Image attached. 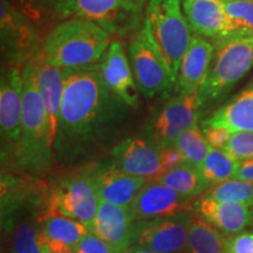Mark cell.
Wrapping results in <instances>:
<instances>
[{
  "label": "cell",
  "mask_w": 253,
  "mask_h": 253,
  "mask_svg": "<svg viewBox=\"0 0 253 253\" xmlns=\"http://www.w3.org/2000/svg\"><path fill=\"white\" fill-rule=\"evenodd\" d=\"M224 128L231 132H253V87L248 88L203 121V128Z\"/></svg>",
  "instance_id": "23"
},
{
  "label": "cell",
  "mask_w": 253,
  "mask_h": 253,
  "mask_svg": "<svg viewBox=\"0 0 253 253\" xmlns=\"http://www.w3.org/2000/svg\"><path fill=\"white\" fill-rule=\"evenodd\" d=\"M182 6L189 26L195 33L213 39L232 34L221 0H182Z\"/></svg>",
  "instance_id": "19"
},
{
  "label": "cell",
  "mask_w": 253,
  "mask_h": 253,
  "mask_svg": "<svg viewBox=\"0 0 253 253\" xmlns=\"http://www.w3.org/2000/svg\"><path fill=\"white\" fill-rule=\"evenodd\" d=\"M24 100L23 69L6 66L0 80V129L2 138L18 142L21 132Z\"/></svg>",
  "instance_id": "15"
},
{
  "label": "cell",
  "mask_w": 253,
  "mask_h": 253,
  "mask_svg": "<svg viewBox=\"0 0 253 253\" xmlns=\"http://www.w3.org/2000/svg\"><path fill=\"white\" fill-rule=\"evenodd\" d=\"M40 230L50 253H75L81 240L90 232L84 223L65 216L47 217Z\"/></svg>",
  "instance_id": "22"
},
{
  "label": "cell",
  "mask_w": 253,
  "mask_h": 253,
  "mask_svg": "<svg viewBox=\"0 0 253 253\" xmlns=\"http://www.w3.org/2000/svg\"><path fill=\"white\" fill-rule=\"evenodd\" d=\"M135 223L129 209L100 201L90 232L122 252L132 245Z\"/></svg>",
  "instance_id": "17"
},
{
  "label": "cell",
  "mask_w": 253,
  "mask_h": 253,
  "mask_svg": "<svg viewBox=\"0 0 253 253\" xmlns=\"http://www.w3.org/2000/svg\"><path fill=\"white\" fill-rule=\"evenodd\" d=\"M128 58L140 94L150 99L160 93H169L176 84L166 59L161 54L148 26H143L128 46Z\"/></svg>",
  "instance_id": "6"
},
{
  "label": "cell",
  "mask_w": 253,
  "mask_h": 253,
  "mask_svg": "<svg viewBox=\"0 0 253 253\" xmlns=\"http://www.w3.org/2000/svg\"><path fill=\"white\" fill-rule=\"evenodd\" d=\"M186 197H195L205 191L210 184L204 178L202 170L184 162L175 169L164 172L156 179Z\"/></svg>",
  "instance_id": "26"
},
{
  "label": "cell",
  "mask_w": 253,
  "mask_h": 253,
  "mask_svg": "<svg viewBox=\"0 0 253 253\" xmlns=\"http://www.w3.org/2000/svg\"><path fill=\"white\" fill-rule=\"evenodd\" d=\"M13 253H50L40 227L32 224H21L14 232L12 243Z\"/></svg>",
  "instance_id": "31"
},
{
  "label": "cell",
  "mask_w": 253,
  "mask_h": 253,
  "mask_svg": "<svg viewBox=\"0 0 253 253\" xmlns=\"http://www.w3.org/2000/svg\"><path fill=\"white\" fill-rule=\"evenodd\" d=\"M207 197L213 198L218 202L233 204H243L246 207L253 205V182L243 179H229L219 184L213 185L209 190Z\"/></svg>",
  "instance_id": "29"
},
{
  "label": "cell",
  "mask_w": 253,
  "mask_h": 253,
  "mask_svg": "<svg viewBox=\"0 0 253 253\" xmlns=\"http://www.w3.org/2000/svg\"><path fill=\"white\" fill-rule=\"evenodd\" d=\"M37 28L75 17L74 0H8Z\"/></svg>",
  "instance_id": "24"
},
{
  "label": "cell",
  "mask_w": 253,
  "mask_h": 253,
  "mask_svg": "<svg viewBox=\"0 0 253 253\" xmlns=\"http://www.w3.org/2000/svg\"><path fill=\"white\" fill-rule=\"evenodd\" d=\"M194 204L191 197L178 194L169 186L155 181L147 183L141 189L129 210L134 220L140 221L190 212Z\"/></svg>",
  "instance_id": "12"
},
{
  "label": "cell",
  "mask_w": 253,
  "mask_h": 253,
  "mask_svg": "<svg viewBox=\"0 0 253 253\" xmlns=\"http://www.w3.org/2000/svg\"><path fill=\"white\" fill-rule=\"evenodd\" d=\"M240 163L242 162L237 161L225 150L214 149L210 147L201 170L209 184L217 185L219 183L235 178Z\"/></svg>",
  "instance_id": "27"
},
{
  "label": "cell",
  "mask_w": 253,
  "mask_h": 253,
  "mask_svg": "<svg viewBox=\"0 0 253 253\" xmlns=\"http://www.w3.org/2000/svg\"><path fill=\"white\" fill-rule=\"evenodd\" d=\"M1 52L7 66L24 67L42 53L38 28L8 0H0Z\"/></svg>",
  "instance_id": "7"
},
{
  "label": "cell",
  "mask_w": 253,
  "mask_h": 253,
  "mask_svg": "<svg viewBox=\"0 0 253 253\" xmlns=\"http://www.w3.org/2000/svg\"><path fill=\"white\" fill-rule=\"evenodd\" d=\"M102 75L110 89L130 108L140 104V90L132 74L130 61L122 43L114 40L100 61Z\"/></svg>",
  "instance_id": "16"
},
{
  "label": "cell",
  "mask_w": 253,
  "mask_h": 253,
  "mask_svg": "<svg viewBox=\"0 0 253 253\" xmlns=\"http://www.w3.org/2000/svg\"><path fill=\"white\" fill-rule=\"evenodd\" d=\"M161 162L164 173L184 163L185 158L176 147L161 148Z\"/></svg>",
  "instance_id": "36"
},
{
  "label": "cell",
  "mask_w": 253,
  "mask_h": 253,
  "mask_svg": "<svg viewBox=\"0 0 253 253\" xmlns=\"http://www.w3.org/2000/svg\"><path fill=\"white\" fill-rule=\"evenodd\" d=\"M121 253H161V252H156V251H151V250H148V249H143V248H140V246H130V248H128L125 251H122Z\"/></svg>",
  "instance_id": "38"
},
{
  "label": "cell",
  "mask_w": 253,
  "mask_h": 253,
  "mask_svg": "<svg viewBox=\"0 0 253 253\" xmlns=\"http://www.w3.org/2000/svg\"><path fill=\"white\" fill-rule=\"evenodd\" d=\"M112 43V34L93 21L73 17L53 26L42 41V53L59 68L97 65Z\"/></svg>",
  "instance_id": "2"
},
{
  "label": "cell",
  "mask_w": 253,
  "mask_h": 253,
  "mask_svg": "<svg viewBox=\"0 0 253 253\" xmlns=\"http://www.w3.org/2000/svg\"><path fill=\"white\" fill-rule=\"evenodd\" d=\"M75 17L93 21L112 36L126 37L140 27L148 0H74Z\"/></svg>",
  "instance_id": "8"
},
{
  "label": "cell",
  "mask_w": 253,
  "mask_h": 253,
  "mask_svg": "<svg viewBox=\"0 0 253 253\" xmlns=\"http://www.w3.org/2000/svg\"><path fill=\"white\" fill-rule=\"evenodd\" d=\"M224 7L232 28L231 36H253V0L224 1Z\"/></svg>",
  "instance_id": "30"
},
{
  "label": "cell",
  "mask_w": 253,
  "mask_h": 253,
  "mask_svg": "<svg viewBox=\"0 0 253 253\" xmlns=\"http://www.w3.org/2000/svg\"><path fill=\"white\" fill-rule=\"evenodd\" d=\"M99 202L93 179L86 169L66 179L60 188L56 189L50 198L49 216L73 218L84 223L90 230Z\"/></svg>",
  "instance_id": "10"
},
{
  "label": "cell",
  "mask_w": 253,
  "mask_h": 253,
  "mask_svg": "<svg viewBox=\"0 0 253 253\" xmlns=\"http://www.w3.org/2000/svg\"><path fill=\"white\" fill-rule=\"evenodd\" d=\"M224 150L239 162L253 160V132H232L229 143Z\"/></svg>",
  "instance_id": "32"
},
{
  "label": "cell",
  "mask_w": 253,
  "mask_h": 253,
  "mask_svg": "<svg viewBox=\"0 0 253 253\" xmlns=\"http://www.w3.org/2000/svg\"><path fill=\"white\" fill-rule=\"evenodd\" d=\"M100 201L130 209L147 179L128 175L113 162L88 168Z\"/></svg>",
  "instance_id": "14"
},
{
  "label": "cell",
  "mask_w": 253,
  "mask_h": 253,
  "mask_svg": "<svg viewBox=\"0 0 253 253\" xmlns=\"http://www.w3.org/2000/svg\"><path fill=\"white\" fill-rule=\"evenodd\" d=\"M225 253H253V232H239L225 239Z\"/></svg>",
  "instance_id": "34"
},
{
  "label": "cell",
  "mask_w": 253,
  "mask_h": 253,
  "mask_svg": "<svg viewBox=\"0 0 253 253\" xmlns=\"http://www.w3.org/2000/svg\"><path fill=\"white\" fill-rule=\"evenodd\" d=\"M221 1H230V0H221Z\"/></svg>",
  "instance_id": "40"
},
{
  "label": "cell",
  "mask_w": 253,
  "mask_h": 253,
  "mask_svg": "<svg viewBox=\"0 0 253 253\" xmlns=\"http://www.w3.org/2000/svg\"><path fill=\"white\" fill-rule=\"evenodd\" d=\"M186 253H225V239L198 213H191Z\"/></svg>",
  "instance_id": "25"
},
{
  "label": "cell",
  "mask_w": 253,
  "mask_h": 253,
  "mask_svg": "<svg viewBox=\"0 0 253 253\" xmlns=\"http://www.w3.org/2000/svg\"><path fill=\"white\" fill-rule=\"evenodd\" d=\"M190 216V212H182L136 221L132 245L161 253H186Z\"/></svg>",
  "instance_id": "11"
},
{
  "label": "cell",
  "mask_w": 253,
  "mask_h": 253,
  "mask_svg": "<svg viewBox=\"0 0 253 253\" xmlns=\"http://www.w3.org/2000/svg\"><path fill=\"white\" fill-rule=\"evenodd\" d=\"M143 21L176 82L179 66L192 40L182 0H148Z\"/></svg>",
  "instance_id": "4"
},
{
  "label": "cell",
  "mask_w": 253,
  "mask_h": 253,
  "mask_svg": "<svg viewBox=\"0 0 253 253\" xmlns=\"http://www.w3.org/2000/svg\"><path fill=\"white\" fill-rule=\"evenodd\" d=\"M113 163L128 175L156 179L163 175L161 148L148 137H130L112 151Z\"/></svg>",
  "instance_id": "13"
},
{
  "label": "cell",
  "mask_w": 253,
  "mask_h": 253,
  "mask_svg": "<svg viewBox=\"0 0 253 253\" xmlns=\"http://www.w3.org/2000/svg\"><path fill=\"white\" fill-rule=\"evenodd\" d=\"M194 209L196 213L224 235L243 232L252 219V212L246 205L224 203L207 196L198 199Z\"/></svg>",
  "instance_id": "21"
},
{
  "label": "cell",
  "mask_w": 253,
  "mask_h": 253,
  "mask_svg": "<svg viewBox=\"0 0 253 253\" xmlns=\"http://www.w3.org/2000/svg\"><path fill=\"white\" fill-rule=\"evenodd\" d=\"M203 132L209 145L211 148H214V149H225L231 136H232V132L224 128H210V126H205V128H203Z\"/></svg>",
  "instance_id": "35"
},
{
  "label": "cell",
  "mask_w": 253,
  "mask_h": 253,
  "mask_svg": "<svg viewBox=\"0 0 253 253\" xmlns=\"http://www.w3.org/2000/svg\"><path fill=\"white\" fill-rule=\"evenodd\" d=\"M62 69L65 89L54 148L74 154L99 138L128 106L107 84L100 65Z\"/></svg>",
  "instance_id": "1"
},
{
  "label": "cell",
  "mask_w": 253,
  "mask_h": 253,
  "mask_svg": "<svg viewBox=\"0 0 253 253\" xmlns=\"http://www.w3.org/2000/svg\"><path fill=\"white\" fill-rule=\"evenodd\" d=\"M252 224H253V210H252Z\"/></svg>",
  "instance_id": "39"
},
{
  "label": "cell",
  "mask_w": 253,
  "mask_h": 253,
  "mask_svg": "<svg viewBox=\"0 0 253 253\" xmlns=\"http://www.w3.org/2000/svg\"><path fill=\"white\" fill-rule=\"evenodd\" d=\"M253 67V36H227L216 39L212 65L199 89L201 104L225 94Z\"/></svg>",
  "instance_id": "5"
},
{
  "label": "cell",
  "mask_w": 253,
  "mask_h": 253,
  "mask_svg": "<svg viewBox=\"0 0 253 253\" xmlns=\"http://www.w3.org/2000/svg\"><path fill=\"white\" fill-rule=\"evenodd\" d=\"M75 253H121L108 243L99 238L93 232H89L84 236L78 245Z\"/></svg>",
  "instance_id": "33"
},
{
  "label": "cell",
  "mask_w": 253,
  "mask_h": 253,
  "mask_svg": "<svg viewBox=\"0 0 253 253\" xmlns=\"http://www.w3.org/2000/svg\"><path fill=\"white\" fill-rule=\"evenodd\" d=\"M173 147L181 151L186 163L198 169H202L210 149L204 132L198 128V125L191 126L179 135Z\"/></svg>",
  "instance_id": "28"
},
{
  "label": "cell",
  "mask_w": 253,
  "mask_h": 253,
  "mask_svg": "<svg viewBox=\"0 0 253 253\" xmlns=\"http://www.w3.org/2000/svg\"><path fill=\"white\" fill-rule=\"evenodd\" d=\"M213 52L214 47L209 41L199 37L192 38L177 74V93H199V89L207 79Z\"/></svg>",
  "instance_id": "20"
},
{
  "label": "cell",
  "mask_w": 253,
  "mask_h": 253,
  "mask_svg": "<svg viewBox=\"0 0 253 253\" xmlns=\"http://www.w3.org/2000/svg\"><path fill=\"white\" fill-rule=\"evenodd\" d=\"M36 66L38 87L47 114L50 147L54 148L59 130V118L61 110L63 89H65V71L47 61L43 53L33 60Z\"/></svg>",
  "instance_id": "18"
},
{
  "label": "cell",
  "mask_w": 253,
  "mask_h": 253,
  "mask_svg": "<svg viewBox=\"0 0 253 253\" xmlns=\"http://www.w3.org/2000/svg\"><path fill=\"white\" fill-rule=\"evenodd\" d=\"M201 107L198 93L175 95L148 123L147 137L160 148L173 147L179 135L197 125Z\"/></svg>",
  "instance_id": "9"
},
{
  "label": "cell",
  "mask_w": 253,
  "mask_h": 253,
  "mask_svg": "<svg viewBox=\"0 0 253 253\" xmlns=\"http://www.w3.org/2000/svg\"><path fill=\"white\" fill-rule=\"evenodd\" d=\"M33 60L23 67V119L20 137L17 142V155L24 169L41 172L52 162L53 148L49 143L47 114L38 87Z\"/></svg>",
  "instance_id": "3"
},
{
  "label": "cell",
  "mask_w": 253,
  "mask_h": 253,
  "mask_svg": "<svg viewBox=\"0 0 253 253\" xmlns=\"http://www.w3.org/2000/svg\"><path fill=\"white\" fill-rule=\"evenodd\" d=\"M236 179H243V181L253 182V160L245 161L240 163V166L237 170Z\"/></svg>",
  "instance_id": "37"
}]
</instances>
